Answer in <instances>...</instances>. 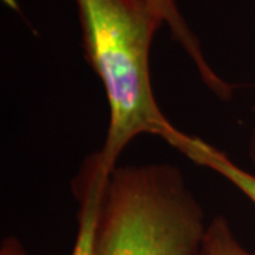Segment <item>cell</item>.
<instances>
[{
    "mask_svg": "<svg viewBox=\"0 0 255 255\" xmlns=\"http://www.w3.org/2000/svg\"><path fill=\"white\" fill-rule=\"evenodd\" d=\"M84 57L104 85L110 121L101 166L107 173L135 137L155 135L169 145L182 132L159 108L150 77V47L164 13L156 0H75Z\"/></svg>",
    "mask_w": 255,
    "mask_h": 255,
    "instance_id": "cell-1",
    "label": "cell"
},
{
    "mask_svg": "<svg viewBox=\"0 0 255 255\" xmlns=\"http://www.w3.org/2000/svg\"><path fill=\"white\" fill-rule=\"evenodd\" d=\"M207 226L179 167L117 164L104 183L94 255H201Z\"/></svg>",
    "mask_w": 255,
    "mask_h": 255,
    "instance_id": "cell-2",
    "label": "cell"
},
{
    "mask_svg": "<svg viewBox=\"0 0 255 255\" xmlns=\"http://www.w3.org/2000/svg\"><path fill=\"white\" fill-rule=\"evenodd\" d=\"M108 173L102 169L98 153L87 159L85 166L75 182L80 200L78 230L71 255H94L95 228L100 211L101 196Z\"/></svg>",
    "mask_w": 255,
    "mask_h": 255,
    "instance_id": "cell-3",
    "label": "cell"
},
{
    "mask_svg": "<svg viewBox=\"0 0 255 255\" xmlns=\"http://www.w3.org/2000/svg\"><path fill=\"white\" fill-rule=\"evenodd\" d=\"M170 146L187 156L191 162L204 166L227 179L255 206V173L240 167L224 152L204 142L200 137L186 135L184 132H180Z\"/></svg>",
    "mask_w": 255,
    "mask_h": 255,
    "instance_id": "cell-4",
    "label": "cell"
},
{
    "mask_svg": "<svg viewBox=\"0 0 255 255\" xmlns=\"http://www.w3.org/2000/svg\"><path fill=\"white\" fill-rule=\"evenodd\" d=\"M156 1L163 10L166 23L170 27L174 40L184 48V51L187 53L191 61L196 65L197 71L200 74L201 81L204 82L210 91L216 94L219 98H221L223 101L230 100L233 97L231 84L223 80L219 74L211 68V65L206 61L197 38L193 36L190 28L187 27L184 18L182 17L180 11L177 9L176 0H156Z\"/></svg>",
    "mask_w": 255,
    "mask_h": 255,
    "instance_id": "cell-5",
    "label": "cell"
},
{
    "mask_svg": "<svg viewBox=\"0 0 255 255\" xmlns=\"http://www.w3.org/2000/svg\"><path fill=\"white\" fill-rule=\"evenodd\" d=\"M201 255H255V250L241 246L227 219L217 216L207 226Z\"/></svg>",
    "mask_w": 255,
    "mask_h": 255,
    "instance_id": "cell-6",
    "label": "cell"
},
{
    "mask_svg": "<svg viewBox=\"0 0 255 255\" xmlns=\"http://www.w3.org/2000/svg\"><path fill=\"white\" fill-rule=\"evenodd\" d=\"M0 255H28L21 241L16 237L3 238L0 246Z\"/></svg>",
    "mask_w": 255,
    "mask_h": 255,
    "instance_id": "cell-7",
    "label": "cell"
},
{
    "mask_svg": "<svg viewBox=\"0 0 255 255\" xmlns=\"http://www.w3.org/2000/svg\"><path fill=\"white\" fill-rule=\"evenodd\" d=\"M248 155H250V160L255 164V129L251 133L250 137V143H248Z\"/></svg>",
    "mask_w": 255,
    "mask_h": 255,
    "instance_id": "cell-8",
    "label": "cell"
}]
</instances>
